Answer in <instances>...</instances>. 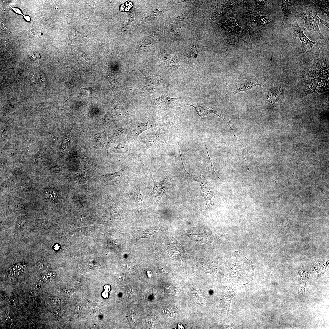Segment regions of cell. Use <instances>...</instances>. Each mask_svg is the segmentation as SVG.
<instances>
[{
	"mask_svg": "<svg viewBox=\"0 0 329 329\" xmlns=\"http://www.w3.org/2000/svg\"><path fill=\"white\" fill-rule=\"evenodd\" d=\"M297 16L302 19L305 23V27L310 32H317L320 39L327 42V39L320 32L319 28L320 18L317 15L315 6L311 5L304 7L296 12Z\"/></svg>",
	"mask_w": 329,
	"mask_h": 329,
	"instance_id": "4",
	"label": "cell"
},
{
	"mask_svg": "<svg viewBox=\"0 0 329 329\" xmlns=\"http://www.w3.org/2000/svg\"><path fill=\"white\" fill-rule=\"evenodd\" d=\"M247 22L252 27H264L270 22L269 17L260 15L258 13L253 12L249 13L246 18Z\"/></svg>",
	"mask_w": 329,
	"mask_h": 329,
	"instance_id": "10",
	"label": "cell"
},
{
	"mask_svg": "<svg viewBox=\"0 0 329 329\" xmlns=\"http://www.w3.org/2000/svg\"><path fill=\"white\" fill-rule=\"evenodd\" d=\"M151 174V177L154 182L152 191L150 195L151 200L154 203L157 204L165 193L171 188L167 182V178L161 181L154 180Z\"/></svg>",
	"mask_w": 329,
	"mask_h": 329,
	"instance_id": "6",
	"label": "cell"
},
{
	"mask_svg": "<svg viewBox=\"0 0 329 329\" xmlns=\"http://www.w3.org/2000/svg\"><path fill=\"white\" fill-rule=\"evenodd\" d=\"M146 78V87L152 93L164 88L165 83L159 75L152 73H143Z\"/></svg>",
	"mask_w": 329,
	"mask_h": 329,
	"instance_id": "7",
	"label": "cell"
},
{
	"mask_svg": "<svg viewBox=\"0 0 329 329\" xmlns=\"http://www.w3.org/2000/svg\"><path fill=\"white\" fill-rule=\"evenodd\" d=\"M140 183L135 186L132 193V200L138 209H142L143 198L140 190Z\"/></svg>",
	"mask_w": 329,
	"mask_h": 329,
	"instance_id": "15",
	"label": "cell"
},
{
	"mask_svg": "<svg viewBox=\"0 0 329 329\" xmlns=\"http://www.w3.org/2000/svg\"><path fill=\"white\" fill-rule=\"evenodd\" d=\"M25 19L27 21H29L30 20V17L28 16L24 15L23 16Z\"/></svg>",
	"mask_w": 329,
	"mask_h": 329,
	"instance_id": "28",
	"label": "cell"
},
{
	"mask_svg": "<svg viewBox=\"0 0 329 329\" xmlns=\"http://www.w3.org/2000/svg\"><path fill=\"white\" fill-rule=\"evenodd\" d=\"M199 55L197 46L193 45L190 47L187 53L188 62L190 63L195 62L197 61Z\"/></svg>",
	"mask_w": 329,
	"mask_h": 329,
	"instance_id": "17",
	"label": "cell"
},
{
	"mask_svg": "<svg viewBox=\"0 0 329 329\" xmlns=\"http://www.w3.org/2000/svg\"><path fill=\"white\" fill-rule=\"evenodd\" d=\"M1 27L3 30L6 29L8 27V26L6 22L2 21L1 23Z\"/></svg>",
	"mask_w": 329,
	"mask_h": 329,
	"instance_id": "24",
	"label": "cell"
},
{
	"mask_svg": "<svg viewBox=\"0 0 329 329\" xmlns=\"http://www.w3.org/2000/svg\"><path fill=\"white\" fill-rule=\"evenodd\" d=\"M252 262L238 251L232 254L229 262V276L239 285L252 280L254 274Z\"/></svg>",
	"mask_w": 329,
	"mask_h": 329,
	"instance_id": "1",
	"label": "cell"
},
{
	"mask_svg": "<svg viewBox=\"0 0 329 329\" xmlns=\"http://www.w3.org/2000/svg\"><path fill=\"white\" fill-rule=\"evenodd\" d=\"M35 34V31L34 29L30 30L28 32V35L30 37H33Z\"/></svg>",
	"mask_w": 329,
	"mask_h": 329,
	"instance_id": "23",
	"label": "cell"
},
{
	"mask_svg": "<svg viewBox=\"0 0 329 329\" xmlns=\"http://www.w3.org/2000/svg\"><path fill=\"white\" fill-rule=\"evenodd\" d=\"M178 329H184L182 324L179 321L178 325Z\"/></svg>",
	"mask_w": 329,
	"mask_h": 329,
	"instance_id": "27",
	"label": "cell"
},
{
	"mask_svg": "<svg viewBox=\"0 0 329 329\" xmlns=\"http://www.w3.org/2000/svg\"><path fill=\"white\" fill-rule=\"evenodd\" d=\"M30 57L33 59H38L40 58V56L39 54L36 53H31L29 54Z\"/></svg>",
	"mask_w": 329,
	"mask_h": 329,
	"instance_id": "22",
	"label": "cell"
},
{
	"mask_svg": "<svg viewBox=\"0 0 329 329\" xmlns=\"http://www.w3.org/2000/svg\"><path fill=\"white\" fill-rule=\"evenodd\" d=\"M201 189V195L204 198L206 202V206L210 203L213 199L212 192L206 187L205 183H202L200 185Z\"/></svg>",
	"mask_w": 329,
	"mask_h": 329,
	"instance_id": "18",
	"label": "cell"
},
{
	"mask_svg": "<svg viewBox=\"0 0 329 329\" xmlns=\"http://www.w3.org/2000/svg\"><path fill=\"white\" fill-rule=\"evenodd\" d=\"M257 85L261 87V86L257 82L251 78L244 79L241 80L237 86L235 92V94L247 91Z\"/></svg>",
	"mask_w": 329,
	"mask_h": 329,
	"instance_id": "12",
	"label": "cell"
},
{
	"mask_svg": "<svg viewBox=\"0 0 329 329\" xmlns=\"http://www.w3.org/2000/svg\"><path fill=\"white\" fill-rule=\"evenodd\" d=\"M44 195L45 198L50 200H54L58 197V194L55 190L52 189H47L44 190Z\"/></svg>",
	"mask_w": 329,
	"mask_h": 329,
	"instance_id": "20",
	"label": "cell"
},
{
	"mask_svg": "<svg viewBox=\"0 0 329 329\" xmlns=\"http://www.w3.org/2000/svg\"><path fill=\"white\" fill-rule=\"evenodd\" d=\"M106 77L110 83L114 91H115L119 87V82L114 75L111 73H108L106 75Z\"/></svg>",
	"mask_w": 329,
	"mask_h": 329,
	"instance_id": "21",
	"label": "cell"
},
{
	"mask_svg": "<svg viewBox=\"0 0 329 329\" xmlns=\"http://www.w3.org/2000/svg\"><path fill=\"white\" fill-rule=\"evenodd\" d=\"M161 59L163 63L167 66L172 69H181L180 65V62L177 59L176 55L168 53L165 50L163 49Z\"/></svg>",
	"mask_w": 329,
	"mask_h": 329,
	"instance_id": "11",
	"label": "cell"
},
{
	"mask_svg": "<svg viewBox=\"0 0 329 329\" xmlns=\"http://www.w3.org/2000/svg\"><path fill=\"white\" fill-rule=\"evenodd\" d=\"M59 248L58 245H56L55 246V249L56 250L58 249Z\"/></svg>",
	"mask_w": 329,
	"mask_h": 329,
	"instance_id": "29",
	"label": "cell"
},
{
	"mask_svg": "<svg viewBox=\"0 0 329 329\" xmlns=\"http://www.w3.org/2000/svg\"><path fill=\"white\" fill-rule=\"evenodd\" d=\"M315 4L318 6L323 14H326L329 17V1L328 0H317L314 2Z\"/></svg>",
	"mask_w": 329,
	"mask_h": 329,
	"instance_id": "19",
	"label": "cell"
},
{
	"mask_svg": "<svg viewBox=\"0 0 329 329\" xmlns=\"http://www.w3.org/2000/svg\"><path fill=\"white\" fill-rule=\"evenodd\" d=\"M188 99L186 97L171 98L166 96L155 98V103L158 105L177 110L181 107L188 105Z\"/></svg>",
	"mask_w": 329,
	"mask_h": 329,
	"instance_id": "5",
	"label": "cell"
},
{
	"mask_svg": "<svg viewBox=\"0 0 329 329\" xmlns=\"http://www.w3.org/2000/svg\"><path fill=\"white\" fill-rule=\"evenodd\" d=\"M12 9H13V10H14V11L16 13H17V14H22L21 11L19 8H12Z\"/></svg>",
	"mask_w": 329,
	"mask_h": 329,
	"instance_id": "26",
	"label": "cell"
},
{
	"mask_svg": "<svg viewBox=\"0 0 329 329\" xmlns=\"http://www.w3.org/2000/svg\"><path fill=\"white\" fill-rule=\"evenodd\" d=\"M158 230L156 227L141 228L137 232L133 238L132 242L135 243L142 238L149 239L152 235Z\"/></svg>",
	"mask_w": 329,
	"mask_h": 329,
	"instance_id": "13",
	"label": "cell"
},
{
	"mask_svg": "<svg viewBox=\"0 0 329 329\" xmlns=\"http://www.w3.org/2000/svg\"><path fill=\"white\" fill-rule=\"evenodd\" d=\"M229 5H225L219 9H217L210 14L209 21L208 25L214 21L220 18L221 16L225 15L227 11L230 9L232 6Z\"/></svg>",
	"mask_w": 329,
	"mask_h": 329,
	"instance_id": "16",
	"label": "cell"
},
{
	"mask_svg": "<svg viewBox=\"0 0 329 329\" xmlns=\"http://www.w3.org/2000/svg\"><path fill=\"white\" fill-rule=\"evenodd\" d=\"M290 26L293 34L294 38L295 39L296 38H299L302 43L301 50L297 55L312 53L320 48L327 45L319 42L313 41L310 40L304 33L305 28L300 27L298 25L297 18L292 22Z\"/></svg>",
	"mask_w": 329,
	"mask_h": 329,
	"instance_id": "3",
	"label": "cell"
},
{
	"mask_svg": "<svg viewBox=\"0 0 329 329\" xmlns=\"http://www.w3.org/2000/svg\"><path fill=\"white\" fill-rule=\"evenodd\" d=\"M320 21L321 23L322 24L328 28H329V23H327V22L323 20V19H321L320 18Z\"/></svg>",
	"mask_w": 329,
	"mask_h": 329,
	"instance_id": "25",
	"label": "cell"
},
{
	"mask_svg": "<svg viewBox=\"0 0 329 329\" xmlns=\"http://www.w3.org/2000/svg\"><path fill=\"white\" fill-rule=\"evenodd\" d=\"M236 18L229 17L225 22L215 25L216 29L223 37L226 45L240 41L247 43L249 41L247 31L237 25Z\"/></svg>",
	"mask_w": 329,
	"mask_h": 329,
	"instance_id": "2",
	"label": "cell"
},
{
	"mask_svg": "<svg viewBox=\"0 0 329 329\" xmlns=\"http://www.w3.org/2000/svg\"><path fill=\"white\" fill-rule=\"evenodd\" d=\"M119 172L104 175L105 179L109 183L116 186H119L126 181L127 178L122 175Z\"/></svg>",
	"mask_w": 329,
	"mask_h": 329,
	"instance_id": "14",
	"label": "cell"
},
{
	"mask_svg": "<svg viewBox=\"0 0 329 329\" xmlns=\"http://www.w3.org/2000/svg\"><path fill=\"white\" fill-rule=\"evenodd\" d=\"M281 8L283 15L282 24L287 26L297 18L296 10L293 7L290 0L281 1Z\"/></svg>",
	"mask_w": 329,
	"mask_h": 329,
	"instance_id": "8",
	"label": "cell"
},
{
	"mask_svg": "<svg viewBox=\"0 0 329 329\" xmlns=\"http://www.w3.org/2000/svg\"><path fill=\"white\" fill-rule=\"evenodd\" d=\"M189 105L195 108L197 114L200 117H204L207 114L211 113L217 115L228 123L233 134L235 136V133L229 123V120L222 111L218 109L209 108L203 105H197L194 104H190Z\"/></svg>",
	"mask_w": 329,
	"mask_h": 329,
	"instance_id": "9",
	"label": "cell"
}]
</instances>
